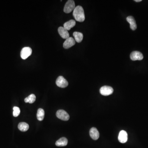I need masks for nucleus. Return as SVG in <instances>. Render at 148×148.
Instances as JSON below:
<instances>
[{
    "mask_svg": "<svg viewBox=\"0 0 148 148\" xmlns=\"http://www.w3.org/2000/svg\"><path fill=\"white\" fill-rule=\"evenodd\" d=\"M73 15L76 21L83 22L85 19L84 11L81 6H77L73 11Z\"/></svg>",
    "mask_w": 148,
    "mask_h": 148,
    "instance_id": "f257e3e1",
    "label": "nucleus"
},
{
    "mask_svg": "<svg viewBox=\"0 0 148 148\" xmlns=\"http://www.w3.org/2000/svg\"><path fill=\"white\" fill-rule=\"evenodd\" d=\"M75 8V2L73 0H69L65 4L64 8V12L66 13H69L74 11Z\"/></svg>",
    "mask_w": 148,
    "mask_h": 148,
    "instance_id": "f03ea898",
    "label": "nucleus"
},
{
    "mask_svg": "<svg viewBox=\"0 0 148 148\" xmlns=\"http://www.w3.org/2000/svg\"><path fill=\"white\" fill-rule=\"evenodd\" d=\"M57 117L63 121H68L70 119L69 114L65 111L60 109L57 111L56 113Z\"/></svg>",
    "mask_w": 148,
    "mask_h": 148,
    "instance_id": "7ed1b4c3",
    "label": "nucleus"
},
{
    "mask_svg": "<svg viewBox=\"0 0 148 148\" xmlns=\"http://www.w3.org/2000/svg\"><path fill=\"white\" fill-rule=\"evenodd\" d=\"M113 89L109 86H103L102 87L100 90V94L104 96L110 95L113 94Z\"/></svg>",
    "mask_w": 148,
    "mask_h": 148,
    "instance_id": "20e7f679",
    "label": "nucleus"
},
{
    "mask_svg": "<svg viewBox=\"0 0 148 148\" xmlns=\"http://www.w3.org/2000/svg\"><path fill=\"white\" fill-rule=\"evenodd\" d=\"M32 50L29 47H25L21 50L20 56L22 59H26L32 54Z\"/></svg>",
    "mask_w": 148,
    "mask_h": 148,
    "instance_id": "39448f33",
    "label": "nucleus"
},
{
    "mask_svg": "<svg viewBox=\"0 0 148 148\" xmlns=\"http://www.w3.org/2000/svg\"><path fill=\"white\" fill-rule=\"evenodd\" d=\"M56 83L57 86L60 88H65L68 85V81L62 76H60L57 78Z\"/></svg>",
    "mask_w": 148,
    "mask_h": 148,
    "instance_id": "423d86ee",
    "label": "nucleus"
},
{
    "mask_svg": "<svg viewBox=\"0 0 148 148\" xmlns=\"http://www.w3.org/2000/svg\"><path fill=\"white\" fill-rule=\"evenodd\" d=\"M130 59L132 60H141L143 59L142 54L139 51H134L130 54Z\"/></svg>",
    "mask_w": 148,
    "mask_h": 148,
    "instance_id": "0eeeda50",
    "label": "nucleus"
},
{
    "mask_svg": "<svg viewBox=\"0 0 148 148\" xmlns=\"http://www.w3.org/2000/svg\"><path fill=\"white\" fill-rule=\"evenodd\" d=\"M75 44V41L73 38L69 37L68 39H66L64 42L63 44V47L65 49H68L72 47Z\"/></svg>",
    "mask_w": 148,
    "mask_h": 148,
    "instance_id": "6e6552de",
    "label": "nucleus"
},
{
    "mask_svg": "<svg viewBox=\"0 0 148 148\" xmlns=\"http://www.w3.org/2000/svg\"><path fill=\"white\" fill-rule=\"evenodd\" d=\"M128 139L127 134L125 130H121L120 131L118 136V140L121 143H125L126 142Z\"/></svg>",
    "mask_w": 148,
    "mask_h": 148,
    "instance_id": "1a4fd4ad",
    "label": "nucleus"
},
{
    "mask_svg": "<svg viewBox=\"0 0 148 148\" xmlns=\"http://www.w3.org/2000/svg\"><path fill=\"white\" fill-rule=\"evenodd\" d=\"M58 32L60 36L63 39H67L69 38L68 30L65 29L63 27H60L58 28Z\"/></svg>",
    "mask_w": 148,
    "mask_h": 148,
    "instance_id": "9d476101",
    "label": "nucleus"
},
{
    "mask_svg": "<svg viewBox=\"0 0 148 148\" xmlns=\"http://www.w3.org/2000/svg\"><path fill=\"white\" fill-rule=\"evenodd\" d=\"M89 133L90 135L93 140H96L99 138L100 135L97 128L94 127H92L90 130Z\"/></svg>",
    "mask_w": 148,
    "mask_h": 148,
    "instance_id": "9b49d317",
    "label": "nucleus"
},
{
    "mask_svg": "<svg viewBox=\"0 0 148 148\" xmlns=\"http://www.w3.org/2000/svg\"><path fill=\"white\" fill-rule=\"evenodd\" d=\"M127 21L130 24V27L131 29L133 30H135L137 29V25L136 21L132 16H128L126 18Z\"/></svg>",
    "mask_w": 148,
    "mask_h": 148,
    "instance_id": "f8f14e48",
    "label": "nucleus"
},
{
    "mask_svg": "<svg viewBox=\"0 0 148 148\" xmlns=\"http://www.w3.org/2000/svg\"><path fill=\"white\" fill-rule=\"evenodd\" d=\"M75 21L72 19V20H70V21L65 22L63 25V27L67 30H70L71 28L75 27Z\"/></svg>",
    "mask_w": 148,
    "mask_h": 148,
    "instance_id": "ddd939ff",
    "label": "nucleus"
},
{
    "mask_svg": "<svg viewBox=\"0 0 148 148\" xmlns=\"http://www.w3.org/2000/svg\"><path fill=\"white\" fill-rule=\"evenodd\" d=\"M68 143V141L67 138L63 137L57 141L56 145L58 146H64L67 145Z\"/></svg>",
    "mask_w": 148,
    "mask_h": 148,
    "instance_id": "4468645a",
    "label": "nucleus"
},
{
    "mask_svg": "<svg viewBox=\"0 0 148 148\" xmlns=\"http://www.w3.org/2000/svg\"><path fill=\"white\" fill-rule=\"evenodd\" d=\"M74 37L75 38V41L78 43H81L83 39V35L81 33L78 32H74Z\"/></svg>",
    "mask_w": 148,
    "mask_h": 148,
    "instance_id": "2eb2a0df",
    "label": "nucleus"
},
{
    "mask_svg": "<svg viewBox=\"0 0 148 148\" xmlns=\"http://www.w3.org/2000/svg\"><path fill=\"white\" fill-rule=\"evenodd\" d=\"M18 127L20 131L25 132L28 129L29 125L28 124L25 122H21L18 125Z\"/></svg>",
    "mask_w": 148,
    "mask_h": 148,
    "instance_id": "dca6fc26",
    "label": "nucleus"
},
{
    "mask_svg": "<svg viewBox=\"0 0 148 148\" xmlns=\"http://www.w3.org/2000/svg\"><path fill=\"white\" fill-rule=\"evenodd\" d=\"M44 116V111L43 109L39 108L38 109L37 114V118L40 121H43Z\"/></svg>",
    "mask_w": 148,
    "mask_h": 148,
    "instance_id": "f3484780",
    "label": "nucleus"
},
{
    "mask_svg": "<svg viewBox=\"0 0 148 148\" xmlns=\"http://www.w3.org/2000/svg\"><path fill=\"white\" fill-rule=\"evenodd\" d=\"M36 100V96L33 94H31L30 95L25 98L24 101L26 103H29L30 104L34 103Z\"/></svg>",
    "mask_w": 148,
    "mask_h": 148,
    "instance_id": "a211bd4d",
    "label": "nucleus"
},
{
    "mask_svg": "<svg viewBox=\"0 0 148 148\" xmlns=\"http://www.w3.org/2000/svg\"><path fill=\"white\" fill-rule=\"evenodd\" d=\"M13 109V116L14 117H17L20 114V109L17 107H14Z\"/></svg>",
    "mask_w": 148,
    "mask_h": 148,
    "instance_id": "6ab92c4d",
    "label": "nucleus"
},
{
    "mask_svg": "<svg viewBox=\"0 0 148 148\" xmlns=\"http://www.w3.org/2000/svg\"><path fill=\"white\" fill-rule=\"evenodd\" d=\"M142 1V0H135V1L136 2H141Z\"/></svg>",
    "mask_w": 148,
    "mask_h": 148,
    "instance_id": "aec40b11",
    "label": "nucleus"
}]
</instances>
